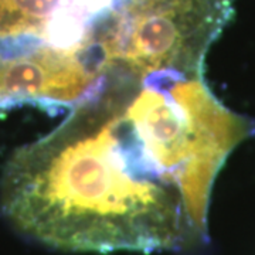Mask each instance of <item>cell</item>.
<instances>
[{
    "instance_id": "cell-1",
    "label": "cell",
    "mask_w": 255,
    "mask_h": 255,
    "mask_svg": "<svg viewBox=\"0 0 255 255\" xmlns=\"http://www.w3.org/2000/svg\"><path fill=\"white\" fill-rule=\"evenodd\" d=\"M254 132L203 75L112 80L13 155L1 207L20 233L63 251L197 246L216 177Z\"/></svg>"
}]
</instances>
